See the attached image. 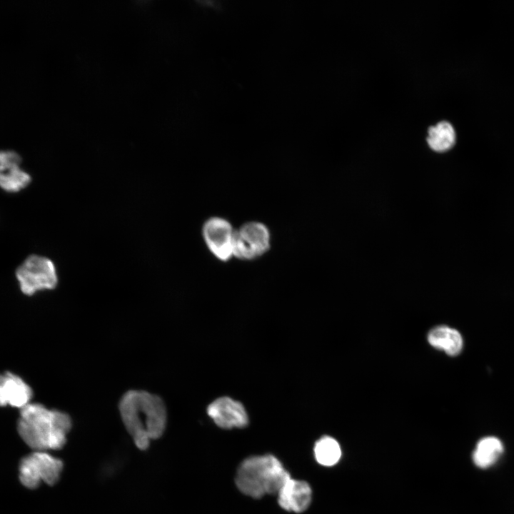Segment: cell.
I'll return each mask as SVG.
<instances>
[{"mask_svg":"<svg viewBox=\"0 0 514 514\" xmlns=\"http://www.w3.org/2000/svg\"><path fill=\"white\" fill-rule=\"evenodd\" d=\"M119 409L126 430L139 449H147L151 440L163 434L166 409L158 395L143 390H128L121 398Z\"/></svg>","mask_w":514,"mask_h":514,"instance_id":"obj_1","label":"cell"},{"mask_svg":"<svg viewBox=\"0 0 514 514\" xmlns=\"http://www.w3.org/2000/svg\"><path fill=\"white\" fill-rule=\"evenodd\" d=\"M72 426L70 416L41 403H30L20 409L17 430L34 451L59 450L66 442Z\"/></svg>","mask_w":514,"mask_h":514,"instance_id":"obj_2","label":"cell"},{"mask_svg":"<svg viewBox=\"0 0 514 514\" xmlns=\"http://www.w3.org/2000/svg\"><path fill=\"white\" fill-rule=\"evenodd\" d=\"M291 478L281 461L272 455L246 458L239 465L236 484L241 492L254 498L277 494Z\"/></svg>","mask_w":514,"mask_h":514,"instance_id":"obj_3","label":"cell"},{"mask_svg":"<svg viewBox=\"0 0 514 514\" xmlns=\"http://www.w3.org/2000/svg\"><path fill=\"white\" fill-rule=\"evenodd\" d=\"M16 276L20 289L26 296L37 291L54 289L58 283L54 263L49 258L37 255L28 256L17 268Z\"/></svg>","mask_w":514,"mask_h":514,"instance_id":"obj_4","label":"cell"},{"mask_svg":"<svg viewBox=\"0 0 514 514\" xmlns=\"http://www.w3.org/2000/svg\"><path fill=\"white\" fill-rule=\"evenodd\" d=\"M63 466L60 459L46 451H34L21 459L19 479L30 489L37 488L41 482L53 485L59 480Z\"/></svg>","mask_w":514,"mask_h":514,"instance_id":"obj_5","label":"cell"},{"mask_svg":"<svg viewBox=\"0 0 514 514\" xmlns=\"http://www.w3.org/2000/svg\"><path fill=\"white\" fill-rule=\"evenodd\" d=\"M271 247V234L263 223L249 221L235 229L233 256L243 261L258 258Z\"/></svg>","mask_w":514,"mask_h":514,"instance_id":"obj_6","label":"cell"},{"mask_svg":"<svg viewBox=\"0 0 514 514\" xmlns=\"http://www.w3.org/2000/svg\"><path fill=\"white\" fill-rule=\"evenodd\" d=\"M235 229L226 218L213 216L202 227V235L208 250L219 261L226 262L233 257Z\"/></svg>","mask_w":514,"mask_h":514,"instance_id":"obj_7","label":"cell"},{"mask_svg":"<svg viewBox=\"0 0 514 514\" xmlns=\"http://www.w3.org/2000/svg\"><path fill=\"white\" fill-rule=\"evenodd\" d=\"M207 413L218 427L225 429L243 428L248 422L243 405L228 397L213 401L208 406Z\"/></svg>","mask_w":514,"mask_h":514,"instance_id":"obj_8","label":"cell"},{"mask_svg":"<svg viewBox=\"0 0 514 514\" xmlns=\"http://www.w3.org/2000/svg\"><path fill=\"white\" fill-rule=\"evenodd\" d=\"M22 159L14 151H0V187L8 192H17L31 181L29 173L21 169Z\"/></svg>","mask_w":514,"mask_h":514,"instance_id":"obj_9","label":"cell"},{"mask_svg":"<svg viewBox=\"0 0 514 514\" xmlns=\"http://www.w3.org/2000/svg\"><path fill=\"white\" fill-rule=\"evenodd\" d=\"M33 390L23 378L11 372L0 373V406L21 409L31 403Z\"/></svg>","mask_w":514,"mask_h":514,"instance_id":"obj_10","label":"cell"},{"mask_svg":"<svg viewBox=\"0 0 514 514\" xmlns=\"http://www.w3.org/2000/svg\"><path fill=\"white\" fill-rule=\"evenodd\" d=\"M278 503L285 510L302 513L307 510L312 499V490L308 483L291 478L277 493Z\"/></svg>","mask_w":514,"mask_h":514,"instance_id":"obj_11","label":"cell"},{"mask_svg":"<svg viewBox=\"0 0 514 514\" xmlns=\"http://www.w3.org/2000/svg\"><path fill=\"white\" fill-rule=\"evenodd\" d=\"M428 341L433 347L442 350L450 356L459 354L463 344L460 333L447 326H436L430 330Z\"/></svg>","mask_w":514,"mask_h":514,"instance_id":"obj_12","label":"cell"},{"mask_svg":"<svg viewBox=\"0 0 514 514\" xmlns=\"http://www.w3.org/2000/svg\"><path fill=\"white\" fill-rule=\"evenodd\" d=\"M503 451L502 442L493 436L480 439L473 454V460L476 466L487 468L493 465Z\"/></svg>","mask_w":514,"mask_h":514,"instance_id":"obj_13","label":"cell"},{"mask_svg":"<svg viewBox=\"0 0 514 514\" xmlns=\"http://www.w3.org/2000/svg\"><path fill=\"white\" fill-rule=\"evenodd\" d=\"M427 142L435 152L443 153L450 149L455 143L456 135L453 126L443 121L428 129Z\"/></svg>","mask_w":514,"mask_h":514,"instance_id":"obj_14","label":"cell"},{"mask_svg":"<svg viewBox=\"0 0 514 514\" xmlns=\"http://www.w3.org/2000/svg\"><path fill=\"white\" fill-rule=\"evenodd\" d=\"M314 455L317 462L324 466H332L341 456L338 443L330 436H323L314 445Z\"/></svg>","mask_w":514,"mask_h":514,"instance_id":"obj_15","label":"cell"}]
</instances>
